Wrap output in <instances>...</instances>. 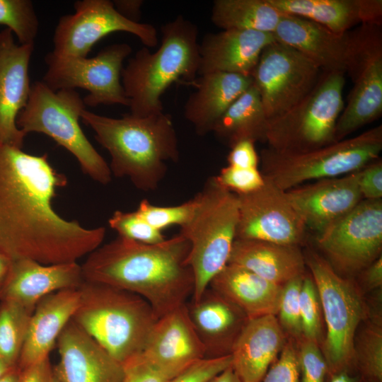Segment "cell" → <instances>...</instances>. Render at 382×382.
<instances>
[{
	"label": "cell",
	"instance_id": "cell-1",
	"mask_svg": "<svg viewBox=\"0 0 382 382\" xmlns=\"http://www.w3.org/2000/svg\"><path fill=\"white\" fill-rule=\"evenodd\" d=\"M66 183L47 154L0 144V253L10 261L74 262L101 245L105 228H86L54 209L57 190Z\"/></svg>",
	"mask_w": 382,
	"mask_h": 382
},
{
	"label": "cell",
	"instance_id": "cell-2",
	"mask_svg": "<svg viewBox=\"0 0 382 382\" xmlns=\"http://www.w3.org/2000/svg\"><path fill=\"white\" fill-rule=\"evenodd\" d=\"M189 251V242L180 233L155 244L118 236L89 253L81 269L85 281L142 297L159 318L193 294L194 277L186 262Z\"/></svg>",
	"mask_w": 382,
	"mask_h": 382
},
{
	"label": "cell",
	"instance_id": "cell-3",
	"mask_svg": "<svg viewBox=\"0 0 382 382\" xmlns=\"http://www.w3.org/2000/svg\"><path fill=\"white\" fill-rule=\"evenodd\" d=\"M81 119L108 151L112 175L128 178L141 191L156 190L167 173V162L179 161L177 133L169 114L129 113L113 118L85 109Z\"/></svg>",
	"mask_w": 382,
	"mask_h": 382
},
{
	"label": "cell",
	"instance_id": "cell-4",
	"mask_svg": "<svg viewBox=\"0 0 382 382\" xmlns=\"http://www.w3.org/2000/svg\"><path fill=\"white\" fill-rule=\"evenodd\" d=\"M161 44L151 52L144 47L121 72L130 114L146 117L163 112L161 96L176 81L192 84L198 75L199 30L179 15L161 26Z\"/></svg>",
	"mask_w": 382,
	"mask_h": 382
},
{
	"label": "cell",
	"instance_id": "cell-5",
	"mask_svg": "<svg viewBox=\"0 0 382 382\" xmlns=\"http://www.w3.org/2000/svg\"><path fill=\"white\" fill-rule=\"evenodd\" d=\"M72 320L123 365L141 354L158 318L142 297L85 281Z\"/></svg>",
	"mask_w": 382,
	"mask_h": 382
},
{
	"label": "cell",
	"instance_id": "cell-6",
	"mask_svg": "<svg viewBox=\"0 0 382 382\" xmlns=\"http://www.w3.org/2000/svg\"><path fill=\"white\" fill-rule=\"evenodd\" d=\"M195 197V210L179 233L190 243L186 262L194 277L192 300L197 301L228 262L239 212L236 194L215 176L207 179Z\"/></svg>",
	"mask_w": 382,
	"mask_h": 382
},
{
	"label": "cell",
	"instance_id": "cell-7",
	"mask_svg": "<svg viewBox=\"0 0 382 382\" xmlns=\"http://www.w3.org/2000/svg\"><path fill=\"white\" fill-rule=\"evenodd\" d=\"M85 109L83 100L75 90L54 91L43 81H35L16 124L25 134L37 132L52 138L76 158L85 174L98 183L108 185L112 180L109 165L79 125Z\"/></svg>",
	"mask_w": 382,
	"mask_h": 382
},
{
	"label": "cell",
	"instance_id": "cell-8",
	"mask_svg": "<svg viewBox=\"0 0 382 382\" xmlns=\"http://www.w3.org/2000/svg\"><path fill=\"white\" fill-rule=\"evenodd\" d=\"M382 126L357 136L301 154L261 151L262 175L287 191L310 180L342 176L361 169L379 158Z\"/></svg>",
	"mask_w": 382,
	"mask_h": 382
},
{
	"label": "cell",
	"instance_id": "cell-9",
	"mask_svg": "<svg viewBox=\"0 0 382 382\" xmlns=\"http://www.w3.org/2000/svg\"><path fill=\"white\" fill-rule=\"evenodd\" d=\"M345 74L323 71L313 88L299 103L270 122L266 143L281 154H301L333 143L344 105Z\"/></svg>",
	"mask_w": 382,
	"mask_h": 382
},
{
	"label": "cell",
	"instance_id": "cell-10",
	"mask_svg": "<svg viewBox=\"0 0 382 382\" xmlns=\"http://www.w3.org/2000/svg\"><path fill=\"white\" fill-rule=\"evenodd\" d=\"M318 292L326 325L322 351L328 376L355 369L357 329L364 316V304L356 285L339 274L320 254L310 250L304 255Z\"/></svg>",
	"mask_w": 382,
	"mask_h": 382
},
{
	"label": "cell",
	"instance_id": "cell-11",
	"mask_svg": "<svg viewBox=\"0 0 382 382\" xmlns=\"http://www.w3.org/2000/svg\"><path fill=\"white\" fill-rule=\"evenodd\" d=\"M132 52L125 42L115 43L102 49L96 57L47 54V69L42 81L50 89L83 88L88 91L83 98L85 105L119 104L129 107L121 82L124 60Z\"/></svg>",
	"mask_w": 382,
	"mask_h": 382
},
{
	"label": "cell",
	"instance_id": "cell-12",
	"mask_svg": "<svg viewBox=\"0 0 382 382\" xmlns=\"http://www.w3.org/2000/svg\"><path fill=\"white\" fill-rule=\"evenodd\" d=\"M316 241L339 274H359L381 255L382 199H362L318 233Z\"/></svg>",
	"mask_w": 382,
	"mask_h": 382
},
{
	"label": "cell",
	"instance_id": "cell-13",
	"mask_svg": "<svg viewBox=\"0 0 382 382\" xmlns=\"http://www.w3.org/2000/svg\"><path fill=\"white\" fill-rule=\"evenodd\" d=\"M322 72L289 45L275 40L266 46L251 76L269 121L280 117L307 96Z\"/></svg>",
	"mask_w": 382,
	"mask_h": 382
},
{
	"label": "cell",
	"instance_id": "cell-14",
	"mask_svg": "<svg viewBox=\"0 0 382 382\" xmlns=\"http://www.w3.org/2000/svg\"><path fill=\"white\" fill-rule=\"evenodd\" d=\"M74 7V13L62 16L55 28L52 52L57 54L86 57L96 42L115 32L131 33L148 48L158 42L153 25L127 19L111 1H76Z\"/></svg>",
	"mask_w": 382,
	"mask_h": 382
},
{
	"label": "cell",
	"instance_id": "cell-15",
	"mask_svg": "<svg viewBox=\"0 0 382 382\" xmlns=\"http://www.w3.org/2000/svg\"><path fill=\"white\" fill-rule=\"evenodd\" d=\"M264 178L259 189L236 195L239 215L236 238L300 245L306 229L303 219L286 191Z\"/></svg>",
	"mask_w": 382,
	"mask_h": 382
},
{
	"label": "cell",
	"instance_id": "cell-16",
	"mask_svg": "<svg viewBox=\"0 0 382 382\" xmlns=\"http://www.w3.org/2000/svg\"><path fill=\"white\" fill-rule=\"evenodd\" d=\"M381 25H362L353 69L354 86L335 127L336 141L378 119L382 114V37Z\"/></svg>",
	"mask_w": 382,
	"mask_h": 382
},
{
	"label": "cell",
	"instance_id": "cell-17",
	"mask_svg": "<svg viewBox=\"0 0 382 382\" xmlns=\"http://www.w3.org/2000/svg\"><path fill=\"white\" fill-rule=\"evenodd\" d=\"M273 35L276 41L294 48L322 71L349 74L353 69L359 50V30L337 34L311 21L282 13Z\"/></svg>",
	"mask_w": 382,
	"mask_h": 382
},
{
	"label": "cell",
	"instance_id": "cell-18",
	"mask_svg": "<svg viewBox=\"0 0 382 382\" xmlns=\"http://www.w3.org/2000/svg\"><path fill=\"white\" fill-rule=\"evenodd\" d=\"M34 45H18L8 28L0 31V144L22 149L26 136L16 124L31 85L28 68Z\"/></svg>",
	"mask_w": 382,
	"mask_h": 382
},
{
	"label": "cell",
	"instance_id": "cell-19",
	"mask_svg": "<svg viewBox=\"0 0 382 382\" xmlns=\"http://www.w3.org/2000/svg\"><path fill=\"white\" fill-rule=\"evenodd\" d=\"M59 359L52 366L59 382H122L124 365L71 319L57 344Z\"/></svg>",
	"mask_w": 382,
	"mask_h": 382
},
{
	"label": "cell",
	"instance_id": "cell-20",
	"mask_svg": "<svg viewBox=\"0 0 382 382\" xmlns=\"http://www.w3.org/2000/svg\"><path fill=\"white\" fill-rule=\"evenodd\" d=\"M360 170L316 180L286 191L306 228L320 233L363 199L359 187Z\"/></svg>",
	"mask_w": 382,
	"mask_h": 382
},
{
	"label": "cell",
	"instance_id": "cell-21",
	"mask_svg": "<svg viewBox=\"0 0 382 382\" xmlns=\"http://www.w3.org/2000/svg\"><path fill=\"white\" fill-rule=\"evenodd\" d=\"M84 282L77 262L45 265L22 258L11 261L7 277L0 289V301L16 303L34 311L45 296L64 289H79Z\"/></svg>",
	"mask_w": 382,
	"mask_h": 382
},
{
	"label": "cell",
	"instance_id": "cell-22",
	"mask_svg": "<svg viewBox=\"0 0 382 382\" xmlns=\"http://www.w3.org/2000/svg\"><path fill=\"white\" fill-rule=\"evenodd\" d=\"M274 41L273 33L254 30L207 33L199 42L198 75L224 72L251 76L263 49Z\"/></svg>",
	"mask_w": 382,
	"mask_h": 382
},
{
	"label": "cell",
	"instance_id": "cell-23",
	"mask_svg": "<svg viewBox=\"0 0 382 382\" xmlns=\"http://www.w3.org/2000/svg\"><path fill=\"white\" fill-rule=\"evenodd\" d=\"M188 316L207 358L231 354L248 317L235 305L208 288L197 301L187 304Z\"/></svg>",
	"mask_w": 382,
	"mask_h": 382
},
{
	"label": "cell",
	"instance_id": "cell-24",
	"mask_svg": "<svg viewBox=\"0 0 382 382\" xmlns=\"http://www.w3.org/2000/svg\"><path fill=\"white\" fill-rule=\"evenodd\" d=\"M285 342L276 316L248 319L233 345L231 368L242 382H261Z\"/></svg>",
	"mask_w": 382,
	"mask_h": 382
},
{
	"label": "cell",
	"instance_id": "cell-25",
	"mask_svg": "<svg viewBox=\"0 0 382 382\" xmlns=\"http://www.w3.org/2000/svg\"><path fill=\"white\" fill-rule=\"evenodd\" d=\"M79 299V289H69L52 293L36 304L17 364L20 369L49 357L60 334L72 319Z\"/></svg>",
	"mask_w": 382,
	"mask_h": 382
},
{
	"label": "cell",
	"instance_id": "cell-26",
	"mask_svg": "<svg viewBox=\"0 0 382 382\" xmlns=\"http://www.w3.org/2000/svg\"><path fill=\"white\" fill-rule=\"evenodd\" d=\"M141 354L154 363L178 369L205 357L186 303L157 319Z\"/></svg>",
	"mask_w": 382,
	"mask_h": 382
},
{
	"label": "cell",
	"instance_id": "cell-27",
	"mask_svg": "<svg viewBox=\"0 0 382 382\" xmlns=\"http://www.w3.org/2000/svg\"><path fill=\"white\" fill-rule=\"evenodd\" d=\"M184 105V117L199 136L212 132L230 105L253 83L251 76L216 72L199 76Z\"/></svg>",
	"mask_w": 382,
	"mask_h": 382
},
{
	"label": "cell",
	"instance_id": "cell-28",
	"mask_svg": "<svg viewBox=\"0 0 382 382\" xmlns=\"http://www.w3.org/2000/svg\"><path fill=\"white\" fill-rule=\"evenodd\" d=\"M284 14L315 22L342 34L361 24L381 25V0H267Z\"/></svg>",
	"mask_w": 382,
	"mask_h": 382
},
{
	"label": "cell",
	"instance_id": "cell-29",
	"mask_svg": "<svg viewBox=\"0 0 382 382\" xmlns=\"http://www.w3.org/2000/svg\"><path fill=\"white\" fill-rule=\"evenodd\" d=\"M228 263L245 268L282 286L305 274V257L299 245L236 238Z\"/></svg>",
	"mask_w": 382,
	"mask_h": 382
},
{
	"label": "cell",
	"instance_id": "cell-30",
	"mask_svg": "<svg viewBox=\"0 0 382 382\" xmlns=\"http://www.w3.org/2000/svg\"><path fill=\"white\" fill-rule=\"evenodd\" d=\"M209 287L251 319L277 314L283 286L245 268L228 263L211 280Z\"/></svg>",
	"mask_w": 382,
	"mask_h": 382
},
{
	"label": "cell",
	"instance_id": "cell-31",
	"mask_svg": "<svg viewBox=\"0 0 382 382\" xmlns=\"http://www.w3.org/2000/svg\"><path fill=\"white\" fill-rule=\"evenodd\" d=\"M269 124L259 93L253 83L230 105L212 132L230 148L243 140L266 143Z\"/></svg>",
	"mask_w": 382,
	"mask_h": 382
},
{
	"label": "cell",
	"instance_id": "cell-32",
	"mask_svg": "<svg viewBox=\"0 0 382 382\" xmlns=\"http://www.w3.org/2000/svg\"><path fill=\"white\" fill-rule=\"evenodd\" d=\"M282 16L267 0H215L211 21L222 30L273 33Z\"/></svg>",
	"mask_w": 382,
	"mask_h": 382
},
{
	"label": "cell",
	"instance_id": "cell-33",
	"mask_svg": "<svg viewBox=\"0 0 382 382\" xmlns=\"http://www.w3.org/2000/svg\"><path fill=\"white\" fill-rule=\"evenodd\" d=\"M33 311L16 303L0 301V358L18 364Z\"/></svg>",
	"mask_w": 382,
	"mask_h": 382
},
{
	"label": "cell",
	"instance_id": "cell-34",
	"mask_svg": "<svg viewBox=\"0 0 382 382\" xmlns=\"http://www.w3.org/2000/svg\"><path fill=\"white\" fill-rule=\"evenodd\" d=\"M354 366L363 382H382V330L367 326L354 345Z\"/></svg>",
	"mask_w": 382,
	"mask_h": 382
},
{
	"label": "cell",
	"instance_id": "cell-35",
	"mask_svg": "<svg viewBox=\"0 0 382 382\" xmlns=\"http://www.w3.org/2000/svg\"><path fill=\"white\" fill-rule=\"evenodd\" d=\"M0 25L17 37L19 45H34L39 21L30 0H0Z\"/></svg>",
	"mask_w": 382,
	"mask_h": 382
},
{
	"label": "cell",
	"instance_id": "cell-36",
	"mask_svg": "<svg viewBox=\"0 0 382 382\" xmlns=\"http://www.w3.org/2000/svg\"><path fill=\"white\" fill-rule=\"evenodd\" d=\"M109 226L118 236L146 244L163 242L162 231L149 225L137 212L116 210L108 219Z\"/></svg>",
	"mask_w": 382,
	"mask_h": 382
},
{
	"label": "cell",
	"instance_id": "cell-37",
	"mask_svg": "<svg viewBox=\"0 0 382 382\" xmlns=\"http://www.w3.org/2000/svg\"><path fill=\"white\" fill-rule=\"evenodd\" d=\"M196 205L193 198L175 206L160 207L151 204L148 199L141 200L137 212L152 227L162 231L173 225L180 227L190 219Z\"/></svg>",
	"mask_w": 382,
	"mask_h": 382
},
{
	"label": "cell",
	"instance_id": "cell-38",
	"mask_svg": "<svg viewBox=\"0 0 382 382\" xmlns=\"http://www.w3.org/2000/svg\"><path fill=\"white\" fill-rule=\"evenodd\" d=\"M302 336L318 342L321 330L320 303L311 276L303 277L299 296Z\"/></svg>",
	"mask_w": 382,
	"mask_h": 382
},
{
	"label": "cell",
	"instance_id": "cell-39",
	"mask_svg": "<svg viewBox=\"0 0 382 382\" xmlns=\"http://www.w3.org/2000/svg\"><path fill=\"white\" fill-rule=\"evenodd\" d=\"M304 275L283 286L277 313L282 329L297 339L302 336L299 296Z\"/></svg>",
	"mask_w": 382,
	"mask_h": 382
},
{
	"label": "cell",
	"instance_id": "cell-40",
	"mask_svg": "<svg viewBox=\"0 0 382 382\" xmlns=\"http://www.w3.org/2000/svg\"><path fill=\"white\" fill-rule=\"evenodd\" d=\"M301 382H325L328 369L318 342L301 336L298 339Z\"/></svg>",
	"mask_w": 382,
	"mask_h": 382
},
{
	"label": "cell",
	"instance_id": "cell-41",
	"mask_svg": "<svg viewBox=\"0 0 382 382\" xmlns=\"http://www.w3.org/2000/svg\"><path fill=\"white\" fill-rule=\"evenodd\" d=\"M124 368L125 375L122 382H169L183 369L159 365L141 354L124 364Z\"/></svg>",
	"mask_w": 382,
	"mask_h": 382
},
{
	"label": "cell",
	"instance_id": "cell-42",
	"mask_svg": "<svg viewBox=\"0 0 382 382\" xmlns=\"http://www.w3.org/2000/svg\"><path fill=\"white\" fill-rule=\"evenodd\" d=\"M215 177L220 185L236 195L252 192L265 183L264 176L258 168H243L228 165Z\"/></svg>",
	"mask_w": 382,
	"mask_h": 382
},
{
	"label": "cell",
	"instance_id": "cell-43",
	"mask_svg": "<svg viewBox=\"0 0 382 382\" xmlns=\"http://www.w3.org/2000/svg\"><path fill=\"white\" fill-rule=\"evenodd\" d=\"M261 382H301L298 352L292 340L285 342Z\"/></svg>",
	"mask_w": 382,
	"mask_h": 382
},
{
	"label": "cell",
	"instance_id": "cell-44",
	"mask_svg": "<svg viewBox=\"0 0 382 382\" xmlns=\"http://www.w3.org/2000/svg\"><path fill=\"white\" fill-rule=\"evenodd\" d=\"M231 366V356L199 359L186 366L169 382H207Z\"/></svg>",
	"mask_w": 382,
	"mask_h": 382
},
{
	"label": "cell",
	"instance_id": "cell-45",
	"mask_svg": "<svg viewBox=\"0 0 382 382\" xmlns=\"http://www.w3.org/2000/svg\"><path fill=\"white\" fill-rule=\"evenodd\" d=\"M359 187L363 199H382V161L378 158L360 170Z\"/></svg>",
	"mask_w": 382,
	"mask_h": 382
},
{
	"label": "cell",
	"instance_id": "cell-46",
	"mask_svg": "<svg viewBox=\"0 0 382 382\" xmlns=\"http://www.w3.org/2000/svg\"><path fill=\"white\" fill-rule=\"evenodd\" d=\"M252 141H238L231 147L227 156L228 165L243 168H257L259 156Z\"/></svg>",
	"mask_w": 382,
	"mask_h": 382
},
{
	"label": "cell",
	"instance_id": "cell-47",
	"mask_svg": "<svg viewBox=\"0 0 382 382\" xmlns=\"http://www.w3.org/2000/svg\"><path fill=\"white\" fill-rule=\"evenodd\" d=\"M54 381V375L50 357L21 370L20 382Z\"/></svg>",
	"mask_w": 382,
	"mask_h": 382
},
{
	"label": "cell",
	"instance_id": "cell-48",
	"mask_svg": "<svg viewBox=\"0 0 382 382\" xmlns=\"http://www.w3.org/2000/svg\"><path fill=\"white\" fill-rule=\"evenodd\" d=\"M359 274L362 281L369 289L381 288L382 285V256L381 255Z\"/></svg>",
	"mask_w": 382,
	"mask_h": 382
},
{
	"label": "cell",
	"instance_id": "cell-49",
	"mask_svg": "<svg viewBox=\"0 0 382 382\" xmlns=\"http://www.w3.org/2000/svg\"><path fill=\"white\" fill-rule=\"evenodd\" d=\"M117 11L127 19L139 23L142 0H115L112 1Z\"/></svg>",
	"mask_w": 382,
	"mask_h": 382
},
{
	"label": "cell",
	"instance_id": "cell-50",
	"mask_svg": "<svg viewBox=\"0 0 382 382\" xmlns=\"http://www.w3.org/2000/svg\"><path fill=\"white\" fill-rule=\"evenodd\" d=\"M207 382H242V381L236 374L231 366Z\"/></svg>",
	"mask_w": 382,
	"mask_h": 382
},
{
	"label": "cell",
	"instance_id": "cell-51",
	"mask_svg": "<svg viewBox=\"0 0 382 382\" xmlns=\"http://www.w3.org/2000/svg\"><path fill=\"white\" fill-rule=\"evenodd\" d=\"M329 382H361V379L359 376L344 371L331 376Z\"/></svg>",
	"mask_w": 382,
	"mask_h": 382
},
{
	"label": "cell",
	"instance_id": "cell-52",
	"mask_svg": "<svg viewBox=\"0 0 382 382\" xmlns=\"http://www.w3.org/2000/svg\"><path fill=\"white\" fill-rule=\"evenodd\" d=\"M11 261L0 253V289L9 271Z\"/></svg>",
	"mask_w": 382,
	"mask_h": 382
},
{
	"label": "cell",
	"instance_id": "cell-53",
	"mask_svg": "<svg viewBox=\"0 0 382 382\" xmlns=\"http://www.w3.org/2000/svg\"><path fill=\"white\" fill-rule=\"evenodd\" d=\"M21 370L16 366L0 378V382H20Z\"/></svg>",
	"mask_w": 382,
	"mask_h": 382
},
{
	"label": "cell",
	"instance_id": "cell-54",
	"mask_svg": "<svg viewBox=\"0 0 382 382\" xmlns=\"http://www.w3.org/2000/svg\"><path fill=\"white\" fill-rule=\"evenodd\" d=\"M13 367L9 366L3 359L0 358V378L10 371Z\"/></svg>",
	"mask_w": 382,
	"mask_h": 382
},
{
	"label": "cell",
	"instance_id": "cell-55",
	"mask_svg": "<svg viewBox=\"0 0 382 382\" xmlns=\"http://www.w3.org/2000/svg\"><path fill=\"white\" fill-rule=\"evenodd\" d=\"M54 382H59V381H57V379L55 378V376H54Z\"/></svg>",
	"mask_w": 382,
	"mask_h": 382
},
{
	"label": "cell",
	"instance_id": "cell-56",
	"mask_svg": "<svg viewBox=\"0 0 382 382\" xmlns=\"http://www.w3.org/2000/svg\"><path fill=\"white\" fill-rule=\"evenodd\" d=\"M361 382H363V381H361Z\"/></svg>",
	"mask_w": 382,
	"mask_h": 382
}]
</instances>
